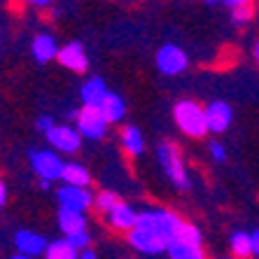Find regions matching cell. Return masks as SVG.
Returning a JSON list of instances; mask_svg holds the SVG:
<instances>
[{
    "instance_id": "1",
    "label": "cell",
    "mask_w": 259,
    "mask_h": 259,
    "mask_svg": "<svg viewBox=\"0 0 259 259\" xmlns=\"http://www.w3.org/2000/svg\"><path fill=\"white\" fill-rule=\"evenodd\" d=\"M136 227L147 234L157 236L159 241H163L166 245L173 243L178 236H180L182 227H185V220H182L180 212L170 210V208H145V210H138V222Z\"/></svg>"
},
{
    "instance_id": "2",
    "label": "cell",
    "mask_w": 259,
    "mask_h": 259,
    "mask_svg": "<svg viewBox=\"0 0 259 259\" xmlns=\"http://www.w3.org/2000/svg\"><path fill=\"white\" fill-rule=\"evenodd\" d=\"M173 121L187 138L201 140L208 136V119H205V105L196 98H180L173 105Z\"/></svg>"
},
{
    "instance_id": "3",
    "label": "cell",
    "mask_w": 259,
    "mask_h": 259,
    "mask_svg": "<svg viewBox=\"0 0 259 259\" xmlns=\"http://www.w3.org/2000/svg\"><path fill=\"white\" fill-rule=\"evenodd\" d=\"M157 161L161 166V173L166 175V180L180 192H187L192 187V178H189V168L185 163L180 147L170 140H161L157 145Z\"/></svg>"
},
{
    "instance_id": "4",
    "label": "cell",
    "mask_w": 259,
    "mask_h": 259,
    "mask_svg": "<svg viewBox=\"0 0 259 259\" xmlns=\"http://www.w3.org/2000/svg\"><path fill=\"white\" fill-rule=\"evenodd\" d=\"M28 166L37 175V180L54 185L56 180H61L66 161H63V154L54 152L52 147H35V150H28Z\"/></svg>"
},
{
    "instance_id": "5",
    "label": "cell",
    "mask_w": 259,
    "mask_h": 259,
    "mask_svg": "<svg viewBox=\"0 0 259 259\" xmlns=\"http://www.w3.org/2000/svg\"><path fill=\"white\" fill-rule=\"evenodd\" d=\"M154 63H157V70L161 72L163 77H178V75H182V72H187L189 54L180 47V45L166 42L157 49Z\"/></svg>"
},
{
    "instance_id": "6",
    "label": "cell",
    "mask_w": 259,
    "mask_h": 259,
    "mask_svg": "<svg viewBox=\"0 0 259 259\" xmlns=\"http://www.w3.org/2000/svg\"><path fill=\"white\" fill-rule=\"evenodd\" d=\"M75 128L84 140H103L110 131V121L101 112V108H79Z\"/></svg>"
},
{
    "instance_id": "7",
    "label": "cell",
    "mask_w": 259,
    "mask_h": 259,
    "mask_svg": "<svg viewBox=\"0 0 259 259\" xmlns=\"http://www.w3.org/2000/svg\"><path fill=\"white\" fill-rule=\"evenodd\" d=\"M47 145L59 154H77L82 150V136L72 124H56L49 133H45Z\"/></svg>"
},
{
    "instance_id": "8",
    "label": "cell",
    "mask_w": 259,
    "mask_h": 259,
    "mask_svg": "<svg viewBox=\"0 0 259 259\" xmlns=\"http://www.w3.org/2000/svg\"><path fill=\"white\" fill-rule=\"evenodd\" d=\"M94 199L96 194L87 187H75V185H61L56 189V201L59 208L66 210H77V212H87L94 208Z\"/></svg>"
},
{
    "instance_id": "9",
    "label": "cell",
    "mask_w": 259,
    "mask_h": 259,
    "mask_svg": "<svg viewBox=\"0 0 259 259\" xmlns=\"http://www.w3.org/2000/svg\"><path fill=\"white\" fill-rule=\"evenodd\" d=\"M103 222L108 224L112 231L128 234V231L136 229V222H138V210H136L128 201H121L119 199V203H117L112 210L103 215Z\"/></svg>"
},
{
    "instance_id": "10",
    "label": "cell",
    "mask_w": 259,
    "mask_h": 259,
    "mask_svg": "<svg viewBox=\"0 0 259 259\" xmlns=\"http://www.w3.org/2000/svg\"><path fill=\"white\" fill-rule=\"evenodd\" d=\"M56 61L70 72L89 70V54H87L84 45L77 42V40H70V42L61 45V52H59V59Z\"/></svg>"
},
{
    "instance_id": "11",
    "label": "cell",
    "mask_w": 259,
    "mask_h": 259,
    "mask_svg": "<svg viewBox=\"0 0 259 259\" xmlns=\"http://www.w3.org/2000/svg\"><path fill=\"white\" fill-rule=\"evenodd\" d=\"M205 119H208V131L210 133H224L234 124V110L227 101H210L205 105Z\"/></svg>"
},
{
    "instance_id": "12",
    "label": "cell",
    "mask_w": 259,
    "mask_h": 259,
    "mask_svg": "<svg viewBox=\"0 0 259 259\" xmlns=\"http://www.w3.org/2000/svg\"><path fill=\"white\" fill-rule=\"evenodd\" d=\"M14 247H17L19 254H26V257H42L45 250H47L49 241L45 238L42 234H37V231H30V229H19L12 238Z\"/></svg>"
},
{
    "instance_id": "13",
    "label": "cell",
    "mask_w": 259,
    "mask_h": 259,
    "mask_svg": "<svg viewBox=\"0 0 259 259\" xmlns=\"http://www.w3.org/2000/svg\"><path fill=\"white\" fill-rule=\"evenodd\" d=\"M59 52H61L59 40H56V35L47 33V30L37 33V35L30 40V56H33V61L40 63V66L59 59Z\"/></svg>"
},
{
    "instance_id": "14",
    "label": "cell",
    "mask_w": 259,
    "mask_h": 259,
    "mask_svg": "<svg viewBox=\"0 0 259 259\" xmlns=\"http://www.w3.org/2000/svg\"><path fill=\"white\" fill-rule=\"evenodd\" d=\"M110 87L105 84V79L98 75H91L89 79H84V84L79 87V101L82 108H101L103 101L108 98Z\"/></svg>"
},
{
    "instance_id": "15",
    "label": "cell",
    "mask_w": 259,
    "mask_h": 259,
    "mask_svg": "<svg viewBox=\"0 0 259 259\" xmlns=\"http://www.w3.org/2000/svg\"><path fill=\"white\" fill-rule=\"evenodd\" d=\"M126 241H128V245H131L136 252L147 254V257H154V254L166 252V247H168L163 241H159L157 236L147 234V231L138 229V227H136L133 231H128V234H126Z\"/></svg>"
},
{
    "instance_id": "16",
    "label": "cell",
    "mask_w": 259,
    "mask_h": 259,
    "mask_svg": "<svg viewBox=\"0 0 259 259\" xmlns=\"http://www.w3.org/2000/svg\"><path fill=\"white\" fill-rule=\"evenodd\" d=\"M119 147L126 157H143L145 154V136L136 124H124L119 128Z\"/></svg>"
},
{
    "instance_id": "17",
    "label": "cell",
    "mask_w": 259,
    "mask_h": 259,
    "mask_svg": "<svg viewBox=\"0 0 259 259\" xmlns=\"http://www.w3.org/2000/svg\"><path fill=\"white\" fill-rule=\"evenodd\" d=\"M56 222H59V229H61V234H63V238H68V236H75V234H79V231H89L87 212H77V210H66V208H59Z\"/></svg>"
},
{
    "instance_id": "18",
    "label": "cell",
    "mask_w": 259,
    "mask_h": 259,
    "mask_svg": "<svg viewBox=\"0 0 259 259\" xmlns=\"http://www.w3.org/2000/svg\"><path fill=\"white\" fill-rule=\"evenodd\" d=\"M166 254H168V259H208L203 245L187 243V241H182V238H175L173 243H168Z\"/></svg>"
},
{
    "instance_id": "19",
    "label": "cell",
    "mask_w": 259,
    "mask_h": 259,
    "mask_svg": "<svg viewBox=\"0 0 259 259\" xmlns=\"http://www.w3.org/2000/svg\"><path fill=\"white\" fill-rule=\"evenodd\" d=\"M61 182H63V185H75V187L91 189V170L79 161H66Z\"/></svg>"
},
{
    "instance_id": "20",
    "label": "cell",
    "mask_w": 259,
    "mask_h": 259,
    "mask_svg": "<svg viewBox=\"0 0 259 259\" xmlns=\"http://www.w3.org/2000/svg\"><path fill=\"white\" fill-rule=\"evenodd\" d=\"M101 112L105 115V119L110 121V124H121L124 121V117H126V101L119 96V94H115V91H110L108 98L103 101L101 105Z\"/></svg>"
},
{
    "instance_id": "21",
    "label": "cell",
    "mask_w": 259,
    "mask_h": 259,
    "mask_svg": "<svg viewBox=\"0 0 259 259\" xmlns=\"http://www.w3.org/2000/svg\"><path fill=\"white\" fill-rule=\"evenodd\" d=\"M229 250H231V257L236 259H250L254 257L252 254V234L250 231H234L229 236Z\"/></svg>"
},
{
    "instance_id": "22",
    "label": "cell",
    "mask_w": 259,
    "mask_h": 259,
    "mask_svg": "<svg viewBox=\"0 0 259 259\" xmlns=\"http://www.w3.org/2000/svg\"><path fill=\"white\" fill-rule=\"evenodd\" d=\"M42 259H79V250H75L66 238H56V241H49Z\"/></svg>"
},
{
    "instance_id": "23",
    "label": "cell",
    "mask_w": 259,
    "mask_h": 259,
    "mask_svg": "<svg viewBox=\"0 0 259 259\" xmlns=\"http://www.w3.org/2000/svg\"><path fill=\"white\" fill-rule=\"evenodd\" d=\"M117 203H119L117 192H112V189H101V192H96V199H94V210H96L98 215H105V212H110Z\"/></svg>"
},
{
    "instance_id": "24",
    "label": "cell",
    "mask_w": 259,
    "mask_h": 259,
    "mask_svg": "<svg viewBox=\"0 0 259 259\" xmlns=\"http://www.w3.org/2000/svg\"><path fill=\"white\" fill-rule=\"evenodd\" d=\"M257 19V10L254 7H241V10H231L229 12V21L234 28H245Z\"/></svg>"
},
{
    "instance_id": "25",
    "label": "cell",
    "mask_w": 259,
    "mask_h": 259,
    "mask_svg": "<svg viewBox=\"0 0 259 259\" xmlns=\"http://www.w3.org/2000/svg\"><path fill=\"white\" fill-rule=\"evenodd\" d=\"M178 238H182V241H187V243H196V245H203V234H201V229L196 224H189V222H185V227H182Z\"/></svg>"
},
{
    "instance_id": "26",
    "label": "cell",
    "mask_w": 259,
    "mask_h": 259,
    "mask_svg": "<svg viewBox=\"0 0 259 259\" xmlns=\"http://www.w3.org/2000/svg\"><path fill=\"white\" fill-rule=\"evenodd\" d=\"M208 154H210V159L215 163H224L229 159V152H227V147H224L220 140H210V143H208Z\"/></svg>"
},
{
    "instance_id": "27",
    "label": "cell",
    "mask_w": 259,
    "mask_h": 259,
    "mask_svg": "<svg viewBox=\"0 0 259 259\" xmlns=\"http://www.w3.org/2000/svg\"><path fill=\"white\" fill-rule=\"evenodd\" d=\"M66 241L70 243L75 250H79V252H82V250L91 247V234H89V231H79V234H75V236H68Z\"/></svg>"
},
{
    "instance_id": "28",
    "label": "cell",
    "mask_w": 259,
    "mask_h": 259,
    "mask_svg": "<svg viewBox=\"0 0 259 259\" xmlns=\"http://www.w3.org/2000/svg\"><path fill=\"white\" fill-rule=\"evenodd\" d=\"M54 126H56V121H54V117H52V115H40L35 119V128L40 133H49Z\"/></svg>"
},
{
    "instance_id": "29",
    "label": "cell",
    "mask_w": 259,
    "mask_h": 259,
    "mask_svg": "<svg viewBox=\"0 0 259 259\" xmlns=\"http://www.w3.org/2000/svg\"><path fill=\"white\" fill-rule=\"evenodd\" d=\"M224 5L231 10H241V7H254V0H224Z\"/></svg>"
},
{
    "instance_id": "30",
    "label": "cell",
    "mask_w": 259,
    "mask_h": 259,
    "mask_svg": "<svg viewBox=\"0 0 259 259\" xmlns=\"http://www.w3.org/2000/svg\"><path fill=\"white\" fill-rule=\"evenodd\" d=\"M7 196H10V189H7V182H5V178L0 175V210L5 208V203H7Z\"/></svg>"
},
{
    "instance_id": "31",
    "label": "cell",
    "mask_w": 259,
    "mask_h": 259,
    "mask_svg": "<svg viewBox=\"0 0 259 259\" xmlns=\"http://www.w3.org/2000/svg\"><path fill=\"white\" fill-rule=\"evenodd\" d=\"M28 7H35V10H47V7L54 5V0H24Z\"/></svg>"
},
{
    "instance_id": "32",
    "label": "cell",
    "mask_w": 259,
    "mask_h": 259,
    "mask_svg": "<svg viewBox=\"0 0 259 259\" xmlns=\"http://www.w3.org/2000/svg\"><path fill=\"white\" fill-rule=\"evenodd\" d=\"M252 254L259 259V229L252 231Z\"/></svg>"
},
{
    "instance_id": "33",
    "label": "cell",
    "mask_w": 259,
    "mask_h": 259,
    "mask_svg": "<svg viewBox=\"0 0 259 259\" xmlns=\"http://www.w3.org/2000/svg\"><path fill=\"white\" fill-rule=\"evenodd\" d=\"M79 259H98V254H96V250H94V247H87V250H82V252H79Z\"/></svg>"
},
{
    "instance_id": "34",
    "label": "cell",
    "mask_w": 259,
    "mask_h": 259,
    "mask_svg": "<svg viewBox=\"0 0 259 259\" xmlns=\"http://www.w3.org/2000/svg\"><path fill=\"white\" fill-rule=\"evenodd\" d=\"M252 59H254V63L259 66V40L254 42V47H252Z\"/></svg>"
},
{
    "instance_id": "35",
    "label": "cell",
    "mask_w": 259,
    "mask_h": 259,
    "mask_svg": "<svg viewBox=\"0 0 259 259\" xmlns=\"http://www.w3.org/2000/svg\"><path fill=\"white\" fill-rule=\"evenodd\" d=\"M220 3H224V0H203V5H208V7H215Z\"/></svg>"
},
{
    "instance_id": "36",
    "label": "cell",
    "mask_w": 259,
    "mask_h": 259,
    "mask_svg": "<svg viewBox=\"0 0 259 259\" xmlns=\"http://www.w3.org/2000/svg\"><path fill=\"white\" fill-rule=\"evenodd\" d=\"M37 185H40V189H49V187H52V182H45V180H40Z\"/></svg>"
},
{
    "instance_id": "37",
    "label": "cell",
    "mask_w": 259,
    "mask_h": 259,
    "mask_svg": "<svg viewBox=\"0 0 259 259\" xmlns=\"http://www.w3.org/2000/svg\"><path fill=\"white\" fill-rule=\"evenodd\" d=\"M7 259H33V257H26V254H12V257H7Z\"/></svg>"
},
{
    "instance_id": "38",
    "label": "cell",
    "mask_w": 259,
    "mask_h": 259,
    "mask_svg": "<svg viewBox=\"0 0 259 259\" xmlns=\"http://www.w3.org/2000/svg\"><path fill=\"white\" fill-rule=\"evenodd\" d=\"M220 259H236V257H220Z\"/></svg>"
},
{
    "instance_id": "39",
    "label": "cell",
    "mask_w": 259,
    "mask_h": 259,
    "mask_svg": "<svg viewBox=\"0 0 259 259\" xmlns=\"http://www.w3.org/2000/svg\"><path fill=\"white\" fill-rule=\"evenodd\" d=\"M0 52H3V40H0Z\"/></svg>"
},
{
    "instance_id": "40",
    "label": "cell",
    "mask_w": 259,
    "mask_h": 259,
    "mask_svg": "<svg viewBox=\"0 0 259 259\" xmlns=\"http://www.w3.org/2000/svg\"><path fill=\"white\" fill-rule=\"evenodd\" d=\"M0 3H5V0H0Z\"/></svg>"
}]
</instances>
